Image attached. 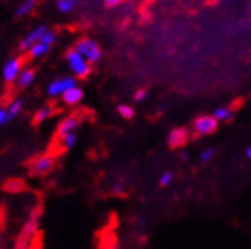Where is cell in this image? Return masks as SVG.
I'll list each match as a JSON object with an SVG mask.
<instances>
[{"label":"cell","instance_id":"1","mask_svg":"<svg viewBox=\"0 0 251 249\" xmlns=\"http://www.w3.org/2000/svg\"><path fill=\"white\" fill-rule=\"evenodd\" d=\"M42 205H37L31 213L28 220L25 222V225L17 235V240L14 243L12 249H32L35 242H37V232H39L40 226V219H42Z\"/></svg>","mask_w":251,"mask_h":249},{"label":"cell","instance_id":"2","mask_svg":"<svg viewBox=\"0 0 251 249\" xmlns=\"http://www.w3.org/2000/svg\"><path fill=\"white\" fill-rule=\"evenodd\" d=\"M66 58V63H68V68L69 70L75 75V78H86L89 77L91 73V63L89 61H86L75 49H71V51L66 52L65 55Z\"/></svg>","mask_w":251,"mask_h":249},{"label":"cell","instance_id":"3","mask_svg":"<svg viewBox=\"0 0 251 249\" xmlns=\"http://www.w3.org/2000/svg\"><path fill=\"white\" fill-rule=\"evenodd\" d=\"M75 51H77L86 61H89V63H97V61L101 58V49H100L98 43L92 39H80L77 43H75Z\"/></svg>","mask_w":251,"mask_h":249},{"label":"cell","instance_id":"4","mask_svg":"<svg viewBox=\"0 0 251 249\" xmlns=\"http://www.w3.org/2000/svg\"><path fill=\"white\" fill-rule=\"evenodd\" d=\"M55 165H57L55 156L51 153H45V155H40L31 160L29 171H31V174H34V176H46V174L54 171Z\"/></svg>","mask_w":251,"mask_h":249},{"label":"cell","instance_id":"5","mask_svg":"<svg viewBox=\"0 0 251 249\" xmlns=\"http://www.w3.org/2000/svg\"><path fill=\"white\" fill-rule=\"evenodd\" d=\"M192 127H193L195 138H201V136H210V135H213L218 130L219 121L213 115H202V116H198L193 121Z\"/></svg>","mask_w":251,"mask_h":249},{"label":"cell","instance_id":"6","mask_svg":"<svg viewBox=\"0 0 251 249\" xmlns=\"http://www.w3.org/2000/svg\"><path fill=\"white\" fill-rule=\"evenodd\" d=\"M77 86V81L72 77H63L58 80H54L51 84L48 86V95L49 96H61L66 91L72 89Z\"/></svg>","mask_w":251,"mask_h":249},{"label":"cell","instance_id":"7","mask_svg":"<svg viewBox=\"0 0 251 249\" xmlns=\"http://www.w3.org/2000/svg\"><path fill=\"white\" fill-rule=\"evenodd\" d=\"M188 142V130L185 127H176L173 129L167 136V144L172 150L182 148Z\"/></svg>","mask_w":251,"mask_h":249},{"label":"cell","instance_id":"8","mask_svg":"<svg viewBox=\"0 0 251 249\" xmlns=\"http://www.w3.org/2000/svg\"><path fill=\"white\" fill-rule=\"evenodd\" d=\"M81 124V116L80 115H69L66 116L65 119H63L58 127H57V138H63L65 135H69V133H74L75 130L78 129V126Z\"/></svg>","mask_w":251,"mask_h":249},{"label":"cell","instance_id":"9","mask_svg":"<svg viewBox=\"0 0 251 249\" xmlns=\"http://www.w3.org/2000/svg\"><path fill=\"white\" fill-rule=\"evenodd\" d=\"M22 58H11L8 60L5 66H3V70H2V75H3V80L6 83H14L19 77V73L22 72Z\"/></svg>","mask_w":251,"mask_h":249},{"label":"cell","instance_id":"10","mask_svg":"<svg viewBox=\"0 0 251 249\" xmlns=\"http://www.w3.org/2000/svg\"><path fill=\"white\" fill-rule=\"evenodd\" d=\"M46 29H48L46 26H39V28L32 29L31 32H28L20 40V43H19V49H20V51H28L31 46H34L35 43H39L40 39H42V35L45 34Z\"/></svg>","mask_w":251,"mask_h":249},{"label":"cell","instance_id":"11","mask_svg":"<svg viewBox=\"0 0 251 249\" xmlns=\"http://www.w3.org/2000/svg\"><path fill=\"white\" fill-rule=\"evenodd\" d=\"M61 96H63V103H65V104H68V106H77V104L81 103V99L84 96V92H83V89H80L78 86H75V87H72V89L66 91Z\"/></svg>","mask_w":251,"mask_h":249},{"label":"cell","instance_id":"12","mask_svg":"<svg viewBox=\"0 0 251 249\" xmlns=\"http://www.w3.org/2000/svg\"><path fill=\"white\" fill-rule=\"evenodd\" d=\"M34 78H35V72L32 69H29V68L22 69V72L19 73V77L16 80L17 87L19 89H26V87H29L32 84Z\"/></svg>","mask_w":251,"mask_h":249},{"label":"cell","instance_id":"13","mask_svg":"<svg viewBox=\"0 0 251 249\" xmlns=\"http://www.w3.org/2000/svg\"><path fill=\"white\" fill-rule=\"evenodd\" d=\"M22 109H23V101H22V99H14V101H12L5 109V112H6V122L14 119L20 113V112H22Z\"/></svg>","mask_w":251,"mask_h":249},{"label":"cell","instance_id":"14","mask_svg":"<svg viewBox=\"0 0 251 249\" xmlns=\"http://www.w3.org/2000/svg\"><path fill=\"white\" fill-rule=\"evenodd\" d=\"M213 116L222 122H231L234 118V112L230 107H218L215 112H213Z\"/></svg>","mask_w":251,"mask_h":249},{"label":"cell","instance_id":"15","mask_svg":"<svg viewBox=\"0 0 251 249\" xmlns=\"http://www.w3.org/2000/svg\"><path fill=\"white\" fill-rule=\"evenodd\" d=\"M49 49H51V47L39 42V43H35L34 46H31L28 49V54H29L31 58H40V57H43L45 54L49 52Z\"/></svg>","mask_w":251,"mask_h":249},{"label":"cell","instance_id":"16","mask_svg":"<svg viewBox=\"0 0 251 249\" xmlns=\"http://www.w3.org/2000/svg\"><path fill=\"white\" fill-rule=\"evenodd\" d=\"M54 115V109L51 106H46V107H42L37 113L34 115V124H42L45 122L46 119H49Z\"/></svg>","mask_w":251,"mask_h":249},{"label":"cell","instance_id":"17","mask_svg":"<svg viewBox=\"0 0 251 249\" xmlns=\"http://www.w3.org/2000/svg\"><path fill=\"white\" fill-rule=\"evenodd\" d=\"M35 3L37 0H25V2H22L17 9H16V16L17 17H25L26 14H29V12L35 8Z\"/></svg>","mask_w":251,"mask_h":249},{"label":"cell","instance_id":"18","mask_svg":"<svg viewBox=\"0 0 251 249\" xmlns=\"http://www.w3.org/2000/svg\"><path fill=\"white\" fill-rule=\"evenodd\" d=\"M60 139V145L63 150H71V148L75 145V142H77V135L74 133H69V135H65L63 138H58Z\"/></svg>","mask_w":251,"mask_h":249},{"label":"cell","instance_id":"19","mask_svg":"<svg viewBox=\"0 0 251 249\" xmlns=\"http://www.w3.org/2000/svg\"><path fill=\"white\" fill-rule=\"evenodd\" d=\"M75 6H77V0H58L57 2V8L61 14H68Z\"/></svg>","mask_w":251,"mask_h":249},{"label":"cell","instance_id":"20","mask_svg":"<svg viewBox=\"0 0 251 249\" xmlns=\"http://www.w3.org/2000/svg\"><path fill=\"white\" fill-rule=\"evenodd\" d=\"M117 110H118L120 116H123L124 119H132L135 116V110L127 104H120Z\"/></svg>","mask_w":251,"mask_h":249},{"label":"cell","instance_id":"21","mask_svg":"<svg viewBox=\"0 0 251 249\" xmlns=\"http://www.w3.org/2000/svg\"><path fill=\"white\" fill-rule=\"evenodd\" d=\"M54 42H55V32H54V31L46 29V31H45V34L42 35L40 43H43V45H46V46L51 47V46L54 45Z\"/></svg>","mask_w":251,"mask_h":249},{"label":"cell","instance_id":"22","mask_svg":"<svg viewBox=\"0 0 251 249\" xmlns=\"http://www.w3.org/2000/svg\"><path fill=\"white\" fill-rule=\"evenodd\" d=\"M215 153H216V148H213V147L205 148V150L201 153V162H202V164L210 162V160L213 159V156H215Z\"/></svg>","mask_w":251,"mask_h":249},{"label":"cell","instance_id":"23","mask_svg":"<svg viewBox=\"0 0 251 249\" xmlns=\"http://www.w3.org/2000/svg\"><path fill=\"white\" fill-rule=\"evenodd\" d=\"M172 181H173V173L172 171H164L161 174V178H159V186L164 188V186H167Z\"/></svg>","mask_w":251,"mask_h":249},{"label":"cell","instance_id":"24","mask_svg":"<svg viewBox=\"0 0 251 249\" xmlns=\"http://www.w3.org/2000/svg\"><path fill=\"white\" fill-rule=\"evenodd\" d=\"M23 190V183L20 181H14V182H9L6 183V191H20Z\"/></svg>","mask_w":251,"mask_h":249},{"label":"cell","instance_id":"25","mask_svg":"<svg viewBox=\"0 0 251 249\" xmlns=\"http://www.w3.org/2000/svg\"><path fill=\"white\" fill-rule=\"evenodd\" d=\"M135 226H136L138 231H143V229L146 228V219L141 217V216H138V217L135 219Z\"/></svg>","mask_w":251,"mask_h":249},{"label":"cell","instance_id":"26","mask_svg":"<svg viewBox=\"0 0 251 249\" xmlns=\"http://www.w3.org/2000/svg\"><path fill=\"white\" fill-rule=\"evenodd\" d=\"M146 95H147V91H146V89H140V91H136V92H135L133 99H135L136 103H140V101H143V99L146 98Z\"/></svg>","mask_w":251,"mask_h":249},{"label":"cell","instance_id":"27","mask_svg":"<svg viewBox=\"0 0 251 249\" xmlns=\"http://www.w3.org/2000/svg\"><path fill=\"white\" fill-rule=\"evenodd\" d=\"M104 3L109 8H114V6H118L120 3H123V0H104Z\"/></svg>","mask_w":251,"mask_h":249},{"label":"cell","instance_id":"28","mask_svg":"<svg viewBox=\"0 0 251 249\" xmlns=\"http://www.w3.org/2000/svg\"><path fill=\"white\" fill-rule=\"evenodd\" d=\"M6 124V112L5 109H0V126Z\"/></svg>","mask_w":251,"mask_h":249},{"label":"cell","instance_id":"29","mask_svg":"<svg viewBox=\"0 0 251 249\" xmlns=\"http://www.w3.org/2000/svg\"><path fill=\"white\" fill-rule=\"evenodd\" d=\"M3 217H5V214L2 213V214H0V232L3 231Z\"/></svg>","mask_w":251,"mask_h":249},{"label":"cell","instance_id":"30","mask_svg":"<svg viewBox=\"0 0 251 249\" xmlns=\"http://www.w3.org/2000/svg\"><path fill=\"white\" fill-rule=\"evenodd\" d=\"M245 155H247V158L248 159H251V147H248L247 150H245Z\"/></svg>","mask_w":251,"mask_h":249},{"label":"cell","instance_id":"31","mask_svg":"<svg viewBox=\"0 0 251 249\" xmlns=\"http://www.w3.org/2000/svg\"><path fill=\"white\" fill-rule=\"evenodd\" d=\"M187 159H188V155H187V153H182V155H181V160H182V162H185Z\"/></svg>","mask_w":251,"mask_h":249},{"label":"cell","instance_id":"32","mask_svg":"<svg viewBox=\"0 0 251 249\" xmlns=\"http://www.w3.org/2000/svg\"><path fill=\"white\" fill-rule=\"evenodd\" d=\"M0 249H6V248H0Z\"/></svg>","mask_w":251,"mask_h":249}]
</instances>
